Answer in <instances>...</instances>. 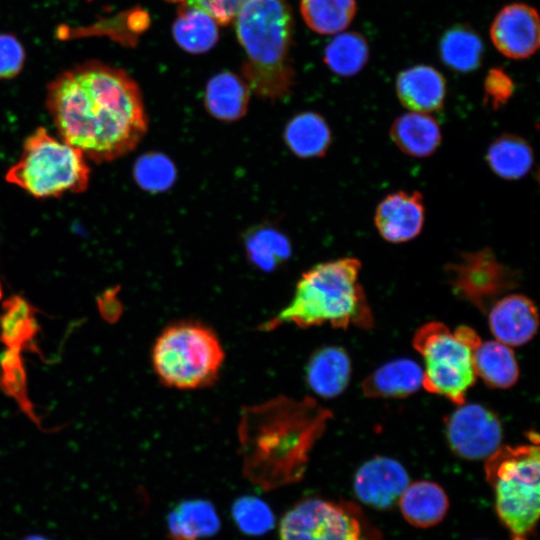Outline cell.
<instances>
[{
    "label": "cell",
    "mask_w": 540,
    "mask_h": 540,
    "mask_svg": "<svg viewBox=\"0 0 540 540\" xmlns=\"http://www.w3.org/2000/svg\"><path fill=\"white\" fill-rule=\"evenodd\" d=\"M45 103L61 139L96 163L134 150L148 128L136 81L97 60L58 74L47 86Z\"/></svg>",
    "instance_id": "1"
},
{
    "label": "cell",
    "mask_w": 540,
    "mask_h": 540,
    "mask_svg": "<svg viewBox=\"0 0 540 540\" xmlns=\"http://www.w3.org/2000/svg\"><path fill=\"white\" fill-rule=\"evenodd\" d=\"M332 413L315 399L279 396L245 407L239 426L243 474L270 491L298 482Z\"/></svg>",
    "instance_id": "2"
},
{
    "label": "cell",
    "mask_w": 540,
    "mask_h": 540,
    "mask_svg": "<svg viewBox=\"0 0 540 540\" xmlns=\"http://www.w3.org/2000/svg\"><path fill=\"white\" fill-rule=\"evenodd\" d=\"M360 270L361 262L353 257L316 264L302 274L291 301L260 329L270 331L287 324L371 328L374 319L359 282Z\"/></svg>",
    "instance_id": "3"
},
{
    "label": "cell",
    "mask_w": 540,
    "mask_h": 540,
    "mask_svg": "<svg viewBox=\"0 0 540 540\" xmlns=\"http://www.w3.org/2000/svg\"><path fill=\"white\" fill-rule=\"evenodd\" d=\"M293 28L285 0H249L235 17L236 36L246 56L243 79L264 100H281L294 86Z\"/></svg>",
    "instance_id": "4"
},
{
    "label": "cell",
    "mask_w": 540,
    "mask_h": 540,
    "mask_svg": "<svg viewBox=\"0 0 540 540\" xmlns=\"http://www.w3.org/2000/svg\"><path fill=\"white\" fill-rule=\"evenodd\" d=\"M485 477L495 495V510L511 540H529L539 517L538 441L500 446L485 459Z\"/></svg>",
    "instance_id": "5"
},
{
    "label": "cell",
    "mask_w": 540,
    "mask_h": 540,
    "mask_svg": "<svg viewBox=\"0 0 540 540\" xmlns=\"http://www.w3.org/2000/svg\"><path fill=\"white\" fill-rule=\"evenodd\" d=\"M225 359L216 333L197 321H179L157 336L151 362L160 382L179 390L201 389L218 378Z\"/></svg>",
    "instance_id": "6"
},
{
    "label": "cell",
    "mask_w": 540,
    "mask_h": 540,
    "mask_svg": "<svg viewBox=\"0 0 540 540\" xmlns=\"http://www.w3.org/2000/svg\"><path fill=\"white\" fill-rule=\"evenodd\" d=\"M5 178L36 198L59 197L84 192L90 168L79 149L38 127L25 139L20 158Z\"/></svg>",
    "instance_id": "7"
},
{
    "label": "cell",
    "mask_w": 540,
    "mask_h": 540,
    "mask_svg": "<svg viewBox=\"0 0 540 540\" xmlns=\"http://www.w3.org/2000/svg\"><path fill=\"white\" fill-rule=\"evenodd\" d=\"M480 342L476 331L467 326L453 332L438 321L420 326L412 345L424 361L422 387L457 406L465 403L466 393L477 378L473 351Z\"/></svg>",
    "instance_id": "8"
},
{
    "label": "cell",
    "mask_w": 540,
    "mask_h": 540,
    "mask_svg": "<svg viewBox=\"0 0 540 540\" xmlns=\"http://www.w3.org/2000/svg\"><path fill=\"white\" fill-rule=\"evenodd\" d=\"M280 540H379L354 503L304 499L282 517Z\"/></svg>",
    "instance_id": "9"
},
{
    "label": "cell",
    "mask_w": 540,
    "mask_h": 540,
    "mask_svg": "<svg viewBox=\"0 0 540 540\" xmlns=\"http://www.w3.org/2000/svg\"><path fill=\"white\" fill-rule=\"evenodd\" d=\"M445 271L454 294L484 313L519 283L518 272L500 262L490 248L462 253Z\"/></svg>",
    "instance_id": "10"
},
{
    "label": "cell",
    "mask_w": 540,
    "mask_h": 540,
    "mask_svg": "<svg viewBox=\"0 0 540 540\" xmlns=\"http://www.w3.org/2000/svg\"><path fill=\"white\" fill-rule=\"evenodd\" d=\"M445 434L457 456L480 460L501 446L503 430L492 410L477 403H463L446 419Z\"/></svg>",
    "instance_id": "11"
},
{
    "label": "cell",
    "mask_w": 540,
    "mask_h": 540,
    "mask_svg": "<svg viewBox=\"0 0 540 540\" xmlns=\"http://www.w3.org/2000/svg\"><path fill=\"white\" fill-rule=\"evenodd\" d=\"M539 35L538 13L525 3L504 6L490 27L495 48L505 57L516 60L529 58L537 51Z\"/></svg>",
    "instance_id": "12"
},
{
    "label": "cell",
    "mask_w": 540,
    "mask_h": 540,
    "mask_svg": "<svg viewBox=\"0 0 540 540\" xmlns=\"http://www.w3.org/2000/svg\"><path fill=\"white\" fill-rule=\"evenodd\" d=\"M408 484L409 476L403 465L385 456H376L366 461L354 477L357 498L376 509L393 506Z\"/></svg>",
    "instance_id": "13"
},
{
    "label": "cell",
    "mask_w": 540,
    "mask_h": 540,
    "mask_svg": "<svg viewBox=\"0 0 540 540\" xmlns=\"http://www.w3.org/2000/svg\"><path fill=\"white\" fill-rule=\"evenodd\" d=\"M425 206L418 191H397L378 204L374 222L380 236L390 243H404L417 237L424 225Z\"/></svg>",
    "instance_id": "14"
},
{
    "label": "cell",
    "mask_w": 540,
    "mask_h": 540,
    "mask_svg": "<svg viewBox=\"0 0 540 540\" xmlns=\"http://www.w3.org/2000/svg\"><path fill=\"white\" fill-rule=\"evenodd\" d=\"M496 340L510 346L529 342L538 329L535 303L522 294H506L495 301L486 313Z\"/></svg>",
    "instance_id": "15"
},
{
    "label": "cell",
    "mask_w": 540,
    "mask_h": 540,
    "mask_svg": "<svg viewBox=\"0 0 540 540\" xmlns=\"http://www.w3.org/2000/svg\"><path fill=\"white\" fill-rule=\"evenodd\" d=\"M396 93L401 104L412 112H437L444 105L446 80L432 66L415 65L398 74Z\"/></svg>",
    "instance_id": "16"
},
{
    "label": "cell",
    "mask_w": 540,
    "mask_h": 540,
    "mask_svg": "<svg viewBox=\"0 0 540 540\" xmlns=\"http://www.w3.org/2000/svg\"><path fill=\"white\" fill-rule=\"evenodd\" d=\"M423 369L409 358L388 361L362 382V391L370 398H404L422 387Z\"/></svg>",
    "instance_id": "17"
},
{
    "label": "cell",
    "mask_w": 540,
    "mask_h": 540,
    "mask_svg": "<svg viewBox=\"0 0 540 540\" xmlns=\"http://www.w3.org/2000/svg\"><path fill=\"white\" fill-rule=\"evenodd\" d=\"M404 519L412 526L429 528L440 523L447 514L449 500L444 489L429 480L409 483L398 500Z\"/></svg>",
    "instance_id": "18"
},
{
    "label": "cell",
    "mask_w": 540,
    "mask_h": 540,
    "mask_svg": "<svg viewBox=\"0 0 540 540\" xmlns=\"http://www.w3.org/2000/svg\"><path fill=\"white\" fill-rule=\"evenodd\" d=\"M389 134L403 153L415 158L432 155L442 140L440 126L432 116L412 111L398 116Z\"/></svg>",
    "instance_id": "19"
},
{
    "label": "cell",
    "mask_w": 540,
    "mask_h": 540,
    "mask_svg": "<svg viewBox=\"0 0 540 540\" xmlns=\"http://www.w3.org/2000/svg\"><path fill=\"white\" fill-rule=\"evenodd\" d=\"M351 361L347 352L338 346L323 347L314 353L306 368L309 387L319 396L333 398L348 386Z\"/></svg>",
    "instance_id": "20"
},
{
    "label": "cell",
    "mask_w": 540,
    "mask_h": 540,
    "mask_svg": "<svg viewBox=\"0 0 540 540\" xmlns=\"http://www.w3.org/2000/svg\"><path fill=\"white\" fill-rule=\"evenodd\" d=\"M250 89L243 78L223 71L207 82L204 104L207 111L222 121H236L247 111Z\"/></svg>",
    "instance_id": "21"
},
{
    "label": "cell",
    "mask_w": 540,
    "mask_h": 540,
    "mask_svg": "<svg viewBox=\"0 0 540 540\" xmlns=\"http://www.w3.org/2000/svg\"><path fill=\"white\" fill-rule=\"evenodd\" d=\"M473 366L476 376L492 388H510L519 378V366L512 348L496 339L481 340L473 351Z\"/></svg>",
    "instance_id": "22"
},
{
    "label": "cell",
    "mask_w": 540,
    "mask_h": 540,
    "mask_svg": "<svg viewBox=\"0 0 540 540\" xmlns=\"http://www.w3.org/2000/svg\"><path fill=\"white\" fill-rule=\"evenodd\" d=\"M172 35L180 48L191 54H202L219 39L216 21L203 10L180 5L172 26Z\"/></svg>",
    "instance_id": "23"
},
{
    "label": "cell",
    "mask_w": 540,
    "mask_h": 540,
    "mask_svg": "<svg viewBox=\"0 0 540 540\" xmlns=\"http://www.w3.org/2000/svg\"><path fill=\"white\" fill-rule=\"evenodd\" d=\"M486 161L497 176L506 180H517L531 170L533 150L523 137L504 133L488 147Z\"/></svg>",
    "instance_id": "24"
},
{
    "label": "cell",
    "mask_w": 540,
    "mask_h": 540,
    "mask_svg": "<svg viewBox=\"0 0 540 540\" xmlns=\"http://www.w3.org/2000/svg\"><path fill=\"white\" fill-rule=\"evenodd\" d=\"M284 137L291 151L302 158L323 156L332 140L325 119L313 112L296 115L287 124Z\"/></svg>",
    "instance_id": "25"
},
{
    "label": "cell",
    "mask_w": 540,
    "mask_h": 540,
    "mask_svg": "<svg viewBox=\"0 0 540 540\" xmlns=\"http://www.w3.org/2000/svg\"><path fill=\"white\" fill-rule=\"evenodd\" d=\"M439 53L444 64L451 70L469 73L481 65L483 43L473 29L458 24L443 33Z\"/></svg>",
    "instance_id": "26"
},
{
    "label": "cell",
    "mask_w": 540,
    "mask_h": 540,
    "mask_svg": "<svg viewBox=\"0 0 540 540\" xmlns=\"http://www.w3.org/2000/svg\"><path fill=\"white\" fill-rule=\"evenodd\" d=\"M173 538L196 540L214 535L220 521L213 505L203 500H188L180 503L168 517Z\"/></svg>",
    "instance_id": "27"
},
{
    "label": "cell",
    "mask_w": 540,
    "mask_h": 540,
    "mask_svg": "<svg viewBox=\"0 0 540 540\" xmlns=\"http://www.w3.org/2000/svg\"><path fill=\"white\" fill-rule=\"evenodd\" d=\"M357 0H301L300 12L314 32L331 35L346 29L354 19Z\"/></svg>",
    "instance_id": "28"
},
{
    "label": "cell",
    "mask_w": 540,
    "mask_h": 540,
    "mask_svg": "<svg viewBox=\"0 0 540 540\" xmlns=\"http://www.w3.org/2000/svg\"><path fill=\"white\" fill-rule=\"evenodd\" d=\"M369 58V45L363 35L345 32L336 35L326 46L324 62L329 69L344 77L359 73Z\"/></svg>",
    "instance_id": "29"
},
{
    "label": "cell",
    "mask_w": 540,
    "mask_h": 540,
    "mask_svg": "<svg viewBox=\"0 0 540 540\" xmlns=\"http://www.w3.org/2000/svg\"><path fill=\"white\" fill-rule=\"evenodd\" d=\"M1 336L11 348H19L29 342L36 332V320L30 304L18 296L3 305L0 318Z\"/></svg>",
    "instance_id": "30"
},
{
    "label": "cell",
    "mask_w": 540,
    "mask_h": 540,
    "mask_svg": "<svg viewBox=\"0 0 540 540\" xmlns=\"http://www.w3.org/2000/svg\"><path fill=\"white\" fill-rule=\"evenodd\" d=\"M232 515L238 528L245 534L253 536L266 533L275 522L267 504L253 496L237 499L232 507Z\"/></svg>",
    "instance_id": "31"
},
{
    "label": "cell",
    "mask_w": 540,
    "mask_h": 540,
    "mask_svg": "<svg viewBox=\"0 0 540 540\" xmlns=\"http://www.w3.org/2000/svg\"><path fill=\"white\" fill-rule=\"evenodd\" d=\"M134 177L145 190L162 191L173 182L175 169L165 156L159 153L146 154L136 162Z\"/></svg>",
    "instance_id": "32"
},
{
    "label": "cell",
    "mask_w": 540,
    "mask_h": 540,
    "mask_svg": "<svg viewBox=\"0 0 540 540\" xmlns=\"http://www.w3.org/2000/svg\"><path fill=\"white\" fill-rule=\"evenodd\" d=\"M248 240L247 249L252 261L263 269H272L288 255L286 240L273 230L258 231Z\"/></svg>",
    "instance_id": "33"
},
{
    "label": "cell",
    "mask_w": 540,
    "mask_h": 540,
    "mask_svg": "<svg viewBox=\"0 0 540 540\" xmlns=\"http://www.w3.org/2000/svg\"><path fill=\"white\" fill-rule=\"evenodd\" d=\"M515 84L501 68H492L484 79V102L494 110L503 107L511 99Z\"/></svg>",
    "instance_id": "34"
},
{
    "label": "cell",
    "mask_w": 540,
    "mask_h": 540,
    "mask_svg": "<svg viewBox=\"0 0 540 540\" xmlns=\"http://www.w3.org/2000/svg\"><path fill=\"white\" fill-rule=\"evenodd\" d=\"M26 53L22 43L10 33H0V80L16 77L23 69Z\"/></svg>",
    "instance_id": "35"
},
{
    "label": "cell",
    "mask_w": 540,
    "mask_h": 540,
    "mask_svg": "<svg viewBox=\"0 0 540 540\" xmlns=\"http://www.w3.org/2000/svg\"><path fill=\"white\" fill-rule=\"evenodd\" d=\"M179 5L196 7L209 14L217 24H230L249 0H166Z\"/></svg>",
    "instance_id": "36"
},
{
    "label": "cell",
    "mask_w": 540,
    "mask_h": 540,
    "mask_svg": "<svg viewBox=\"0 0 540 540\" xmlns=\"http://www.w3.org/2000/svg\"><path fill=\"white\" fill-rule=\"evenodd\" d=\"M24 540H49V539L42 536L33 535V536L26 537Z\"/></svg>",
    "instance_id": "37"
},
{
    "label": "cell",
    "mask_w": 540,
    "mask_h": 540,
    "mask_svg": "<svg viewBox=\"0 0 540 540\" xmlns=\"http://www.w3.org/2000/svg\"><path fill=\"white\" fill-rule=\"evenodd\" d=\"M2 297V288H1V284H0V299Z\"/></svg>",
    "instance_id": "38"
}]
</instances>
